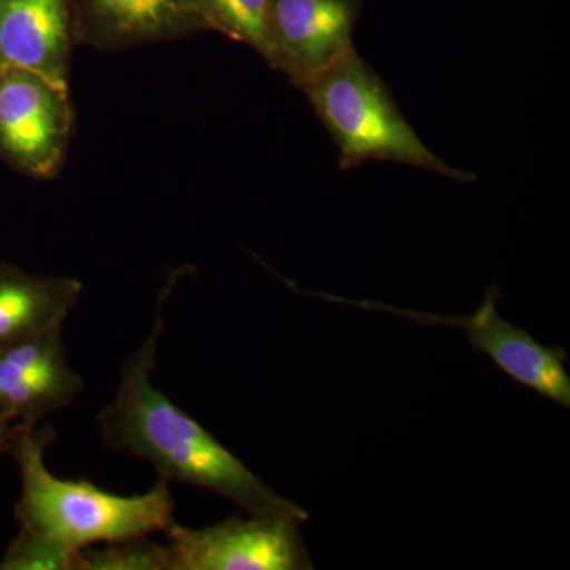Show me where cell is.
<instances>
[{"label": "cell", "instance_id": "obj_14", "mask_svg": "<svg viewBox=\"0 0 570 570\" xmlns=\"http://www.w3.org/2000/svg\"><path fill=\"white\" fill-rule=\"evenodd\" d=\"M75 551L20 528L10 540L0 570H73Z\"/></svg>", "mask_w": 570, "mask_h": 570}, {"label": "cell", "instance_id": "obj_3", "mask_svg": "<svg viewBox=\"0 0 570 570\" xmlns=\"http://www.w3.org/2000/svg\"><path fill=\"white\" fill-rule=\"evenodd\" d=\"M299 91L332 135L343 170H354L366 163H395L460 183L478 179L474 174L445 164L420 140L387 85L355 48Z\"/></svg>", "mask_w": 570, "mask_h": 570}, {"label": "cell", "instance_id": "obj_15", "mask_svg": "<svg viewBox=\"0 0 570 570\" xmlns=\"http://www.w3.org/2000/svg\"><path fill=\"white\" fill-rule=\"evenodd\" d=\"M14 420L10 415L0 414V455L6 453L7 444H9L11 428L14 425Z\"/></svg>", "mask_w": 570, "mask_h": 570}, {"label": "cell", "instance_id": "obj_10", "mask_svg": "<svg viewBox=\"0 0 570 570\" xmlns=\"http://www.w3.org/2000/svg\"><path fill=\"white\" fill-rule=\"evenodd\" d=\"M77 40L73 0H0V69H22L69 86Z\"/></svg>", "mask_w": 570, "mask_h": 570}, {"label": "cell", "instance_id": "obj_16", "mask_svg": "<svg viewBox=\"0 0 570 570\" xmlns=\"http://www.w3.org/2000/svg\"><path fill=\"white\" fill-rule=\"evenodd\" d=\"M0 70H2V69H0Z\"/></svg>", "mask_w": 570, "mask_h": 570}, {"label": "cell", "instance_id": "obj_9", "mask_svg": "<svg viewBox=\"0 0 570 570\" xmlns=\"http://www.w3.org/2000/svg\"><path fill=\"white\" fill-rule=\"evenodd\" d=\"M77 40L99 50L209 31L200 0H73Z\"/></svg>", "mask_w": 570, "mask_h": 570}, {"label": "cell", "instance_id": "obj_8", "mask_svg": "<svg viewBox=\"0 0 570 570\" xmlns=\"http://www.w3.org/2000/svg\"><path fill=\"white\" fill-rule=\"evenodd\" d=\"M62 325L0 348V414L41 423L80 395L85 384L70 366Z\"/></svg>", "mask_w": 570, "mask_h": 570}, {"label": "cell", "instance_id": "obj_6", "mask_svg": "<svg viewBox=\"0 0 570 570\" xmlns=\"http://www.w3.org/2000/svg\"><path fill=\"white\" fill-rule=\"evenodd\" d=\"M73 110L69 86L22 69L0 70V160L50 178L69 148Z\"/></svg>", "mask_w": 570, "mask_h": 570}, {"label": "cell", "instance_id": "obj_7", "mask_svg": "<svg viewBox=\"0 0 570 570\" xmlns=\"http://www.w3.org/2000/svg\"><path fill=\"white\" fill-rule=\"evenodd\" d=\"M363 0H269L273 59L302 88L354 50Z\"/></svg>", "mask_w": 570, "mask_h": 570}, {"label": "cell", "instance_id": "obj_1", "mask_svg": "<svg viewBox=\"0 0 570 570\" xmlns=\"http://www.w3.org/2000/svg\"><path fill=\"white\" fill-rule=\"evenodd\" d=\"M164 321L124 362L118 390L97 422L105 448L151 463L168 482L209 490L235 502L249 515L291 517L305 523V509L276 493L230 450L225 449L197 420L154 387Z\"/></svg>", "mask_w": 570, "mask_h": 570}, {"label": "cell", "instance_id": "obj_4", "mask_svg": "<svg viewBox=\"0 0 570 570\" xmlns=\"http://www.w3.org/2000/svg\"><path fill=\"white\" fill-rule=\"evenodd\" d=\"M303 294L318 296L326 302L358 306L366 311H382L395 316L411 318L420 326L448 325L466 333L474 351L489 355L510 379L534 390L539 395L549 397L560 406L570 409V376L566 370L568 352L564 348L549 347L540 344L527 332L510 324L499 316L498 302L501 298L498 287H490L482 306L472 316H441V314L422 313V311L403 309L384 303L366 299L343 298L316 292Z\"/></svg>", "mask_w": 570, "mask_h": 570}, {"label": "cell", "instance_id": "obj_13", "mask_svg": "<svg viewBox=\"0 0 570 570\" xmlns=\"http://www.w3.org/2000/svg\"><path fill=\"white\" fill-rule=\"evenodd\" d=\"M73 570H174V561L168 543L140 535L78 550Z\"/></svg>", "mask_w": 570, "mask_h": 570}, {"label": "cell", "instance_id": "obj_11", "mask_svg": "<svg viewBox=\"0 0 570 570\" xmlns=\"http://www.w3.org/2000/svg\"><path fill=\"white\" fill-rule=\"evenodd\" d=\"M81 291L80 281L71 277L32 275L0 264V348L63 324Z\"/></svg>", "mask_w": 570, "mask_h": 570}, {"label": "cell", "instance_id": "obj_12", "mask_svg": "<svg viewBox=\"0 0 570 570\" xmlns=\"http://www.w3.org/2000/svg\"><path fill=\"white\" fill-rule=\"evenodd\" d=\"M209 31L245 43L272 63L269 0H200Z\"/></svg>", "mask_w": 570, "mask_h": 570}, {"label": "cell", "instance_id": "obj_2", "mask_svg": "<svg viewBox=\"0 0 570 570\" xmlns=\"http://www.w3.org/2000/svg\"><path fill=\"white\" fill-rule=\"evenodd\" d=\"M55 439V430L45 422L11 428L6 452L21 475L14 505L20 528L77 553L97 543L165 532L175 523L168 480L160 478L142 494L118 497L88 480L58 479L45 463V452Z\"/></svg>", "mask_w": 570, "mask_h": 570}, {"label": "cell", "instance_id": "obj_5", "mask_svg": "<svg viewBox=\"0 0 570 570\" xmlns=\"http://www.w3.org/2000/svg\"><path fill=\"white\" fill-rule=\"evenodd\" d=\"M291 517L249 515L212 527L165 531L174 570H309L313 560Z\"/></svg>", "mask_w": 570, "mask_h": 570}]
</instances>
